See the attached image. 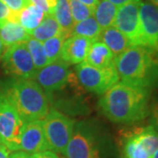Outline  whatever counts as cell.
I'll use <instances>...</instances> for the list:
<instances>
[{
    "label": "cell",
    "mask_w": 158,
    "mask_h": 158,
    "mask_svg": "<svg viewBox=\"0 0 158 158\" xmlns=\"http://www.w3.org/2000/svg\"><path fill=\"white\" fill-rule=\"evenodd\" d=\"M98 2H99V1H102V0H98Z\"/></svg>",
    "instance_id": "cell-39"
},
{
    "label": "cell",
    "mask_w": 158,
    "mask_h": 158,
    "mask_svg": "<svg viewBox=\"0 0 158 158\" xmlns=\"http://www.w3.org/2000/svg\"><path fill=\"white\" fill-rule=\"evenodd\" d=\"M69 3L75 23L83 21L86 19L93 16L94 11L89 6L84 5L83 3L77 0H69Z\"/></svg>",
    "instance_id": "cell-25"
},
{
    "label": "cell",
    "mask_w": 158,
    "mask_h": 158,
    "mask_svg": "<svg viewBox=\"0 0 158 158\" xmlns=\"http://www.w3.org/2000/svg\"><path fill=\"white\" fill-rule=\"evenodd\" d=\"M92 40L81 36H70L64 40L60 54V60L69 64L85 62Z\"/></svg>",
    "instance_id": "cell-13"
},
{
    "label": "cell",
    "mask_w": 158,
    "mask_h": 158,
    "mask_svg": "<svg viewBox=\"0 0 158 158\" xmlns=\"http://www.w3.org/2000/svg\"><path fill=\"white\" fill-rule=\"evenodd\" d=\"M9 158H34V155H30L24 151H16L11 154Z\"/></svg>",
    "instance_id": "cell-31"
},
{
    "label": "cell",
    "mask_w": 158,
    "mask_h": 158,
    "mask_svg": "<svg viewBox=\"0 0 158 158\" xmlns=\"http://www.w3.org/2000/svg\"><path fill=\"white\" fill-rule=\"evenodd\" d=\"M61 34H63L62 30L60 25L56 21V19L54 17V15L46 14L40 24L34 31H32L29 35L34 39L44 42L47 40Z\"/></svg>",
    "instance_id": "cell-18"
},
{
    "label": "cell",
    "mask_w": 158,
    "mask_h": 158,
    "mask_svg": "<svg viewBox=\"0 0 158 158\" xmlns=\"http://www.w3.org/2000/svg\"><path fill=\"white\" fill-rule=\"evenodd\" d=\"M1 145H4V144H3V142H2V140H1V138H0V146H1Z\"/></svg>",
    "instance_id": "cell-38"
},
{
    "label": "cell",
    "mask_w": 158,
    "mask_h": 158,
    "mask_svg": "<svg viewBox=\"0 0 158 158\" xmlns=\"http://www.w3.org/2000/svg\"><path fill=\"white\" fill-rule=\"evenodd\" d=\"M6 6L13 11H20L27 6L31 5L30 0H2Z\"/></svg>",
    "instance_id": "cell-26"
},
{
    "label": "cell",
    "mask_w": 158,
    "mask_h": 158,
    "mask_svg": "<svg viewBox=\"0 0 158 158\" xmlns=\"http://www.w3.org/2000/svg\"><path fill=\"white\" fill-rule=\"evenodd\" d=\"M10 14H11V10L6 6V4L2 0H0V27L8 21Z\"/></svg>",
    "instance_id": "cell-28"
},
{
    "label": "cell",
    "mask_w": 158,
    "mask_h": 158,
    "mask_svg": "<svg viewBox=\"0 0 158 158\" xmlns=\"http://www.w3.org/2000/svg\"><path fill=\"white\" fill-rule=\"evenodd\" d=\"M76 121L56 109H51L42 120L48 148L56 153L64 154L73 134Z\"/></svg>",
    "instance_id": "cell-5"
},
{
    "label": "cell",
    "mask_w": 158,
    "mask_h": 158,
    "mask_svg": "<svg viewBox=\"0 0 158 158\" xmlns=\"http://www.w3.org/2000/svg\"><path fill=\"white\" fill-rule=\"evenodd\" d=\"M150 90L118 81L98 101L101 113L114 123L135 124L149 113Z\"/></svg>",
    "instance_id": "cell-1"
},
{
    "label": "cell",
    "mask_w": 158,
    "mask_h": 158,
    "mask_svg": "<svg viewBox=\"0 0 158 158\" xmlns=\"http://www.w3.org/2000/svg\"><path fill=\"white\" fill-rule=\"evenodd\" d=\"M119 79L135 86L158 88V52L148 47L133 46L115 58Z\"/></svg>",
    "instance_id": "cell-2"
},
{
    "label": "cell",
    "mask_w": 158,
    "mask_h": 158,
    "mask_svg": "<svg viewBox=\"0 0 158 158\" xmlns=\"http://www.w3.org/2000/svg\"><path fill=\"white\" fill-rule=\"evenodd\" d=\"M149 3H151L153 6H155L158 9V0H148Z\"/></svg>",
    "instance_id": "cell-36"
},
{
    "label": "cell",
    "mask_w": 158,
    "mask_h": 158,
    "mask_svg": "<svg viewBox=\"0 0 158 158\" xmlns=\"http://www.w3.org/2000/svg\"><path fill=\"white\" fill-rule=\"evenodd\" d=\"M98 40L106 44L115 57L118 56L127 49L133 47L129 40L115 27L103 30Z\"/></svg>",
    "instance_id": "cell-15"
},
{
    "label": "cell",
    "mask_w": 158,
    "mask_h": 158,
    "mask_svg": "<svg viewBox=\"0 0 158 158\" xmlns=\"http://www.w3.org/2000/svg\"><path fill=\"white\" fill-rule=\"evenodd\" d=\"M53 15L60 25L62 34L65 35L66 39L70 37L75 22L70 11L69 0H57L56 6L53 11Z\"/></svg>",
    "instance_id": "cell-19"
},
{
    "label": "cell",
    "mask_w": 158,
    "mask_h": 158,
    "mask_svg": "<svg viewBox=\"0 0 158 158\" xmlns=\"http://www.w3.org/2000/svg\"><path fill=\"white\" fill-rule=\"evenodd\" d=\"M63 155L66 158H101L93 125L86 121L75 124L73 134Z\"/></svg>",
    "instance_id": "cell-7"
},
{
    "label": "cell",
    "mask_w": 158,
    "mask_h": 158,
    "mask_svg": "<svg viewBox=\"0 0 158 158\" xmlns=\"http://www.w3.org/2000/svg\"><path fill=\"white\" fill-rule=\"evenodd\" d=\"M6 48H5V46L3 45V43H2V40L0 39V59H1V57L2 56L4 55V53H5V51H6Z\"/></svg>",
    "instance_id": "cell-35"
},
{
    "label": "cell",
    "mask_w": 158,
    "mask_h": 158,
    "mask_svg": "<svg viewBox=\"0 0 158 158\" xmlns=\"http://www.w3.org/2000/svg\"><path fill=\"white\" fill-rule=\"evenodd\" d=\"M140 21L145 47L158 52V9L148 1L141 2Z\"/></svg>",
    "instance_id": "cell-12"
},
{
    "label": "cell",
    "mask_w": 158,
    "mask_h": 158,
    "mask_svg": "<svg viewBox=\"0 0 158 158\" xmlns=\"http://www.w3.org/2000/svg\"><path fill=\"white\" fill-rule=\"evenodd\" d=\"M152 158H158V148L155 151V153L153 154Z\"/></svg>",
    "instance_id": "cell-37"
},
{
    "label": "cell",
    "mask_w": 158,
    "mask_h": 158,
    "mask_svg": "<svg viewBox=\"0 0 158 158\" xmlns=\"http://www.w3.org/2000/svg\"><path fill=\"white\" fill-rule=\"evenodd\" d=\"M102 31L103 30L94 16H91L83 21L75 23L70 36H81L90 39L92 41H96L99 40Z\"/></svg>",
    "instance_id": "cell-21"
},
{
    "label": "cell",
    "mask_w": 158,
    "mask_h": 158,
    "mask_svg": "<svg viewBox=\"0 0 158 158\" xmlns=\"http://www.w3.org/2000/svg\"><path fill=\"white\" fill-rule=\"evenodd\" d=\"M25 124L26 121L9 97L5 91H0V138L11 151L19 150L20 136Z\"/></svg>",
    "instance_id": "cell-4"
},
{
    "label": "cell",
    "mask_w": 158,
    "mask_h": 158,
    "mask_svg": "<svg viewBox=\"0 0 158 158\" xmlns=\"http://www.w3.org/2000/svg\"><path fill=\"white\" fill-rule=\"evenodd\" d=\"M69 73V65L59 59L37 70L34 80L48 95L68 84Z\"/></svg>",
    "instance_id": "cell-10"
},
{
    "label": "cell",
    "mask_w": 158,
    "mask_h": 158,
    "mask_svg": "<svg viewBox=\"0 0 158 158\" xmlns=\"http://www.w3.org/2000/svg\"><path fill=\"white\" fill-rule=\"evenodd\" d=\"M4 91L26 122L41 120L49 112L48 99L34 79L14 78Z\"/></svg>",
    "instance_id": "cell-3"
},
{
    "label": "cell",
    "mask_w": 158,
    "mask_h": 158,
    "mask_svg": "<svg viewBox=\"0 0 158 158\" xmlns=\"http://www.w3.org/2000/svg\"><path fill=\"white\" fill-rule=\"evenodd\" d=\"M75 72L79 84L85 90L97 95H103L119 81L115 63L107 68L100 69L83 62L77 65Z\"/></svg>",
    "instance_id": "cell-6"
},
{
    "label": "cell",
    "mask_w": 158,
    "mask_h": 158,
    "mask_svg": "<svg viewBox=\"0 0 158 158\" xmlns=\"http://www.w3.org/2000/svg\"><path fill=\"white\" fill-rule=\"evenodd\" d=\"M65 40L66 37L63 34H61L58 36L52 37L44 41L43 48L49 63L56 62L60 58L62 44Z\"/></svg>",
    "instance_id": "cell-24"
},
{
    "label": "cell",
    "mask_w": 158,
    "mask_h": 158,
    "mask_svg": "<svg viewBox=\"0 0 158 158\" xmlns=\"http://www.w3.org/2000/svg\"><path fill=\"white\" fill-rule=\"evenodd\" d=\"M77 1L83 3L85 6H89V7L91 8L93 11H94V9L96 8L97 5L98 4V0H77Z\"/></svg>",
    "instance_id": "cell-33"
},
{
    "label": "cell",
    "mask_w": 158,
    "mask_h": 158,
    "mask_svg": "<svg viewBox=\"0 0 158 158\" xmlns=\"http://www.w3.org/2000/svg\"><path fill=\"white\" fill-rule=\"evenodd\" d=\"M1 60L4 71L13 78L34 79L37 73L25 42L6 48Z\"/></svg>",
    "instance_id": "cell-8"
},
{
    "label": "cell",
    "mask_w": 158,
    "mask_h": 158,
    "mask_svg": "<svg viewBox=\"0 0 158 158\" xmlns=\"http://www.w3.org/2000/svg\"><path fill=\"white\" fill-rule=\"evenodd\" d=\"M11 155V150L5 145L0 146V158H9Z\"/></svg>",
    "instance_id": "cell-32"
},
{
    "label": "cell",
    "mask_w": 158,
    "mask_h": 158,
    "mask_svg": "<svg viewBox=\"0 0 158 158\" xmlns=\"http://www.w3.org/2000/svg\"><path fill=\"white\" fill-rule=\"evenodd\" d=\"M115 58L112 51L100 40L93 41L85 62L97 68H107L115 63Z\"/></svg>",
    "instance_id": "cell-14"
},
{
    "label": "cell",
    "mask_w": 158,
    "mask_h": 158,
    "mask_svg": "<svg viewBox=\"0 0 158 158\" xmlns=\"http://www.w3.org/2000/svg\"><path fill=\"white\" fill-rule=\"evenodd\" d=\"M149 116H150V125L158 133V100L153 102L149 106Z\"/></svg>",
    "instance_id": "cell-27"
},
{
    "label": "cell",
    "mask_w": 158,
    "mask_h": 158,
    "mask_svg": "<svg viewBox=\"0 0 158 158\" xmlns=\"http://www.w3.org/2000/svg\"><path fill=\"white\" fill-rule=\"evenodd\" d=\"M49 149L46 141L42 120L26 122L20 136L19 150L34 155Z\"/></svg>",
    "instance_id": "cell-11"
},
{
    "label": "cell",
    "mask_w": 158,
    "mask_h": 158,
    "mask_svg": "<svg viewBox=\"0 0 158 158\" xmlns=\"http://www.w3.org/2000/svg\"><path fill=\"white\" fill-rule=\"evenodd\" d=\"M121 158H152L137 137L135 130L126 132L121 140Z\"/></svg>",
    "instance_id": "cell-16"
},
{
    "label": "cell",
    "mask_w": 158,
    "mask_h": 158,
    "mask_svg": "<svg viewBox=\"0 0 158 158\" xmlns=\"http://www.w3.org/2000/svg\"><path fill=\"white\" fill-rule=\"evenodd\" d=\"M25 44L28 49L31 57L33 59L34 66L37 70L49 64L43 48V43L41 41L34 39L30 36V38L25 41Z\"/></svg>",
    "instance_id": "cell-23"
},
{
    "label": "cell",
    "mask_w": 158,
    "mask_h": 158,
    "mask_svg": "<svg viewBox=\"0 0 158 158\" xmlns=\"http://www.w3.org/2000/svg\"><path fill=\"white\" fill-rule=\"evenodd\" d=\"M29 38V34L19 23L7 21L0 27V39L6 48L24 43Z\"/></svg>",
    "instance_id": "cell-17"
},
{
    "label": "cell",
    "mask_w": 158,
    "mask_h": 158,
    "mask_svg": "<svg viewBox=\"0 0 158 158\" xmlns=\"http://www.w3.org/2000/svg\"><path fill=\"white\" fill-rule=\"evenodd\" d=\"M45 15V12L40 7L31 4L20 11L19 24L30 34L40 24Z\"/></svg>",
    "instance_id": "cell-22"
},
{
    "label": "cell",
    "mask_w": 158,
    "mask_h": 158,
    "mask_svg": "<svg viewBox=\"0 0 158 158\" xmlns=\"http://www.w3.org/2000/svg\"><path fill=\"white\" fill-rule=\"evenodd\" d=\"M109 2H111L112 4H113L114 6H116L117 7H120V6H123L128 3L131 2H134L136 0H108Z\"/></svg>",
    "instance_id": "cell-34"
},
{
    "label": "cell",
    "mask_w": 158,
    "mask_h": 158,
    "mask_svg": "<svg viewBox=\"0 0 158 158\" xmlns=\"http://www.w3.org/2000/svg\"><path fill=\"white\" fill-rule=\"evenodd\" d=\"M62 158H64V157H62Z\"/></svg>",
    "instance_id": "cell-40"
},
{
    "label": "cell",
    "mask_w": 158,
    "mask_h": 158,
    "mask_svg": "<svg viewBox=\"0 0 158 158\" xmlns=\"http://www.w3.org/2000/svg\"><path fill=\"white\" fill-rule=\"evenodd\" d=\"M34 158H59L56 155V153L54 152L53 150H45L42 152L34 154Z\"/></svg>",
    "instance_id": "cell-30"
},
{
    "label": "cell",
    "mask_w": 158,
    "mask_h": 158,
    "mask_svg": "<svg viewBox=\"0 0 158 158\" xmlns=\"http://www.w3.org/2000/svg\"><path fill=\"white\" fill-rule=\"evenodd\" d=\"M118 11V7L108 0H102L98 2L94 9V18L102 30L114 26L115 19Z\"/></svg>",
    "instance_id": "cell-20"
},
{
    "label": "cell",
    "mask_w": 158,
    "mask_h": 158,
    "mask_svg": "<svg viewBox=\"0 0 158 158\" xmlns=\"http://www.w3.org/2000/svg\"><path fill=\"white\" fill-rule=\"evenodd\" d=\"M141 0H136L118 7L114 26L129 40L132 46L145 47L140 21Z\"/></svg>",
    "instance_id": "cell-9"
},
{
    "label": "cell",
    "mask_w": 158,
    "mask_h": 158,
    "mask_svg": "<svg viewBox=\"0 0 158 158\" xmlns=\"http://www.w3.org/2000/svg\"><path fill=\"white\" fill-rule=\"evenodd\" d=\"M31 3L34 6L40 7L42 11L45 12V14H52L48 5L47 3V0H30Z\"/></svg>",
    "instance_id": "cell-29"
}]
</instances>
